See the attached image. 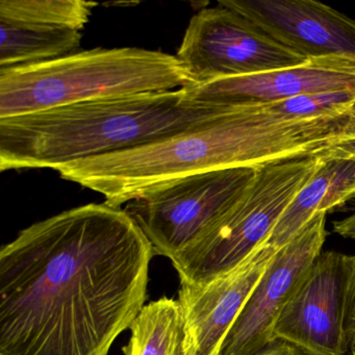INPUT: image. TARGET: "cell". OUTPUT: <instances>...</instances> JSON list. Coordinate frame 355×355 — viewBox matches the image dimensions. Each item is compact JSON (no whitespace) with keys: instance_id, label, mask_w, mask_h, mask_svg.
<instances>
[{"instance_id":"21","label":"cell","mask_w":355,"mask_h":355,"mask_svg":"<svg viewBox=\"0 0 355 355\" xmlns=\"http://www.w3.org/2000/svg\"><path fill=\"white\" fill-rule=\"evenodd\" d=\"M351 353H352V355H355V348H353L352 350H351Z\"/></svg>"},{"instance_id":"3","label":"cell","mask_w":355,"mask_h":355,"mask_svg":"<svg viewBox=\"0 0 355 355\" xmlns=\"http://www.w3.org/2000/svg\"><path fill=\"white\" fill-rule=\"evenodd\" d=\"M230 113L186 89L110 97L0 119V170L58 169L161 140Z\"/></svg>"},{"instance_id":"18","label":"cell","mask_w":355,"mask_h":355,"mask_svg":"<svg viewBox=\"0 0 355 355\" xmlns=\"http://www.w3.org/2000/svg\"><path fill=\"white\" fill-rule=\"evenodd\" d=\"M252 355H305L295 347L282 340H274L272 344Z\"/></svg>"},{"instance_id":"1","label":"cell","mask_w":355,"mask_h":355,"mask_svg":"<svg viewBox=\"0 0 355 355\" xmlns=\"http://www.w3.org/2000/svg\"><path fill=\"white\" fill-rule=\"evenodd\" d=\"M153 255L105 202L21 230L0 250V355H109L145 306Z\"/></svg>"},{"instance_id":"12","label":"cell","mask_w":355,"mask_h":355,"mask_svg":"<svg viewBox=\"0 0 355 355\" xmlns=\"http://www.w3.org/2000/svg\"><path fill=\"white\" fill-rule=\"evenodd\" d=\"M184 89L194 101L230 107L261 105L301 95L355 94V57L311 59L293 67L220 78Z\"/></svg>"},{"instance_id":"10","label":"cell","mask_w":355,"mask_h":355,"mask_svg":"<svg viewBox=\"0 0 355 355\" xmlns=\"http://www.w3.org/2000/svg\"><path fill=\"white\" fill-rule=\"evenodd\" d=\"M98 3L84 0H1L0 68L53 61L76 53Z\"/></svg>"},{"instance_id":"13","label":"cell","mask_w":355,"mask_h":355,"mask_svg":"<svg viewBox=\"0 0 355 355\" xmlns=\"http://www.w3.org/2000/svg\"><path fill=\"white\" fill-rule=\"evenodd\" d=\"M277 251L263 243L232 271L205 286L180 282L178 300L194 338L195 355H219L226 336Z\"/></svg>"},{"instance_id":"5","label":"cell","mask_w":355,"mask_h":355,"mask_svg":"<svg viewBox=\"0 0 355 355\" xmlns=\"http://www.w3.org/2000/svg\"><path fill=\"white\" fill-rule=\"evenodd\" d=\"M321 161L315 155L259 167L236 203L171 261L180 282L205 286L240 265L266 243Z\"/></svg>"},{"instance_id":"4","label":"cell","mask_w":355,"mask_h":355,"mask_svg":"<svg viewBox=\"0 0 355 355\" xmlns=\"http://www.w3.org/2000/svg\"><path fill=\"white\" fill-rule=\"evenodd\" d=\"M194 84L169 53L136 47L76 51L53 61L0 68V119Z\"/></svg>"},{"instance_id":"2","label":"cell","mask_w":355,"mask_h":355,"mask_svg":"<svg viewBox=\"0 0 355 355\" xmlns=\"http://www.w3.org/2000/svg\"><path fill=\"white\" fill-rule=\"evenodd\" d=\"M196 128L111 155L58 169L62 178L121 207L153 187L195 174L230 168H259L323 153L354 126L352 113L288 121L248 107Z\"/></svg>"},{"instance_id":"14","label":"cell","mask_w":355,"mask_h":355,"mask_svg":"<svg viewBox=\"0 0 355 355\" xmlns=\"http://www.w3.org/2000/svg\"><path fill=\"white\" fill-rule=\"evenodd\" d=\"M321 157L319 167L288 205L266 244L282 248L318 214L355 200V159Z\"/></svg>"},{"instance_id":"16","label":"cell","mask_w":355,"mask_h":355,"mask_svg":"<svg viewBox=\"0 0 355 355\" xmlns=\"http://www.w3.org/2000/svg\"><path fill=\"white\" fill-rule=\"evenodd\" d=\"M347 344L349 350L355 348V254L350 255V275H349L348 297L346 315Z\"/></svg>"},{"instance_id":"6","label":"cell","mask_w":355,"mask_h":355,"mask_svg":"<svg viewBox=\"0 0 355 355\" xmlns=\"http://www.w3.org/2000/svg\"><path fill=\"white\" fill-rule=\"evenodd\" d=\"M259 168L195 174L153 187L126 203L155 254L173 261L242 196Z\"/></svg>"},{"instance_id":"20","label":"cell","mask_w":355,"mask_h":355,"mask_svg":"<svg viewBox=\"0 0 355 355\" xmlns=\"http://www.w3.org/2000/svg\"><path fill=\"white\" fill-rule=\"evenodd\" d=\"M352 115H353V119H354V121H355V103H354V105H353V107H352Z\"/></svg>"},{"instance_id":"7","label":"cell","mask_w":355,"mask_h":355,"mask_svg":"<svg viewBox=\"0 0 355 355\" xmlns=\"http://www.w3.org/2000/svg\"><path fill=\"white\" fill-rule=\"evenodd\" d=\"M176 58L195 84L309 61L270 38L244 16L220 5L202 8L191 18Z\"/></svg>"},{"instance_id":"19","label":"cell","mask_w":355,"mask_h":355,"mask_svg":"<svg viewBox=\"0 0 355 355\" xmlns=\"http://www.w3.org/2000/svg\"><path fill=\"white\" fill-rule=\"evenodd\" d=\"M334 232L343 238L355 240V211L349 217L334 221Z\"/></svg>"},{"instance_id":"17","label":"cell","mask_w":355,"mask_h":355,"mask_svg":"<svg viewBox=\"0 0 355 355\" xmlns=\"http://www.w3.org/2000/svg\"><path fill=\"white\" fill-rule=\"evenodd\" d=\"M321 155L326 157L355 159V128L338 139Z\"/></svg>"},{"instance_id":"11","label":"cell","mask_w":355,"mask_h":355,"mask_svg":"<svg viewBox=\"0 0 355 355\" xmlns=\"http://www.w3.org/2000/svg\"><path fill=\"white\" fill-rule=\"evenodd\" d=\"M261 32L306 60L355 57V20L313 0H222Z\"/></svg>"},{"instance_id":"9","label":"cell","mask_w":355,"mask_h":355,"mask_svg":"<svg viewBox=\"0 0 355 355\" xmlns=\"http://www.w3.org/2000/svg\"><path fill=\"white\" fill-rule=\"evenodd\" d=\"M326 215H315L292 240L278 249L222 344L219 355H252L274 342L282 309L322 252Z\"/></svg>"},{"instance_id":"8","label":"cell","mask_w":355,"mask_h":355,"mask_svg":"<svg viewBox=\"0 0 355 355\" xmlns=\"http://www.w3.org/2000/svg\"><path fill=\"white\" fill-rule=\"evenodd\" d=\"M350 255L322 251L282 309L274 340L305 355H346Z\"/></svg>"},{"instance_id":"15","label":"cell","mask_w":355,"mask_h":355,"mask_svg":"<svg viewBox=\"0 0 355 355\" xmlns=\"http://www.w3.org/2000/svg\"><path fill=\"white\" fill-rule=\"evenodd\" d=\"M124 355H195L194 338L180 301L162 297L132 322Z\"/></svg>"}]
</instances>
